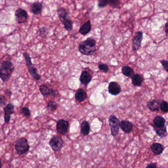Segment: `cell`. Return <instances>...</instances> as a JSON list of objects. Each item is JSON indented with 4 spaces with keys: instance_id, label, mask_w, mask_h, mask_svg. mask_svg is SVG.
<instances>
[{
    "instance_id": "36",
    "label": "cell",
    "mask_w": 168,
    "mask_h": 168,
    "mask_svg": "<svg viewBox=\"0 0 168 168\" xmlns=\"http://www.w3.org/2000/svg\"><path fill=\"white\" fill-rule=\"evenodd\" d=\"M0 168H2V163L1 160H0Z\"/></svg>"
},
{
    "instance_id": "27",
    "label": "cell",
    "mask_w": 168,
    "mask_h": 168,
    "mask_svg": "<svg viewBox=\"0 0 168 168\" xmlns=\"http://www.w3.org/2000/svg\"><path fill=\"white\" fill-rule=\"evenodd\" d=\"M160 108L164 113H167L168 111V103L166 101H162L160 104Z\"/></svg>"
},
{
    "instance_id": "2",
    "label": "cell",
    "mask_w": 168,
    "mask_h": 168,
    "mask_svg": "<svg viewBox=\"0 0 168 168\" xmlns=\"http://www.w3.org/2000/svg\"><path fill=\"white\" fill-rule=\"evenodd\" d=\"M14 70V66L10 60L3 61L0 65V78L3 82H7L10 79Z\"/></svg>"
},
{
    "instance_id": "7",
    "label": "cell",
    "mask_w": 168,
    "mask_h": 168,
    "mask_svg": "<svg viewBox=\"0 0 168 168\" xmlns=\"http://www.w3.org/2000/svg\"><path fill=\"white\" fill-rule=\"evenodd\" d=\"M63 140L61 137L59 136H54L50 139L49 142V146L54 151H60L62 148L63 145Z\"/></svg>"
},
{
    "instance_id": "16",
    "label": "cell",
    "mask_w": 168,
    "mask_h": 168,
    "mask_svg": "<svg viewBox=\"0 0 168 168\" xmlns=\"http://www.w3.org/2000/svg\"><path fill=\"white\" fill-rule=\"evenodd\" d=\"M40 90L41 94L44 96L54 95L55 94V91L46 84L40 85Z\"/></svg>"
},
{
    "instance_id": "1",
    "label": "cell",
    "mask_w": 168,
    "mask_h": 168,
    "mask_svg": "<svg viewBox=\"0 0 168 168\" xmlns=\"http://www.w3.org/2000/svg\"><path fill=\"white\" fill-rule=\"evenodd\" d=\"M96 41L92 37H88L80 43L79 49L80 53L85 55H91L96 51Z\"/></svg>"
},
{
    "instance_id": "5",
    "label": "cell",
    "mask_w": 168,
    "mask_h": 168,
    "mask_svg": "<svg viewBox=\"0 0 168 168\" xmlns=\"http://www.w3.org/2000/svg\"><path fill=\"white\" fill-rule=\"evenodd\" d=\"M29 146L26 139L21 138L16 142L15 148L19 155H23L29 151Z\"/></svg>"
},
{
    "instance_id": "13",
    "label": "cell",
    "mask_w": 168,
    "mask_h": 168,
    "mask_svg": "<svg viewBox=\"0 0 168 168\" xmlns=\"http://www.w3.org/2000/svg\"><path fill=\"white\" fill-rule=\"evenodd\" d=\"M160 101L158 99H151L148 101L147 106L150 111L153 112L159 111L160 108Z\"/></svg>"
},
{
    "instance_id": "4",
    "label": "cell",
    "mask_w": 168,
    "mask_h": 168,
    "mask_svg": "<svg viewBox=\"0 0 168 168\" xmlns=\"http://www.w3.org/2000/svg\"><path fill=\"white\" fill-rule=\"evenodd\" d=\"M23 56L26 61V64L28 70L30 75L33 77V79L39 81L41 80V76L37 72V69L35 67L32 62L31 58L30 57L29 54L27 53H23Z\"/></svg>"
},
{
    "instance_id": "32",
    "label": "cell",
    "mask_w": 168,
    "mask_h": 168,
    "mask_svg": "<svg viewBox=\"0 0 168 168\" xmlns=\"http://www.w3.org/2000/svg\"><path fill=\"white\" fill-rule=\"evenodd\" d=\"M160 63L162 64L163 68L167 72H168V61L166 60H160Z\"/></svg>"
},
{
    "instance_id": "6",
    "label": "cell",
    "mask_w": 168,
    "mask_h": 168,
    "mask_svg": "<svg viewBox=\"0 0 168 168\" xmlns=\"http://www.w3.org/2000/svg\"><path fill=\"white\" fill-rule=\"evenodd\" d=\"M120 121L114 115H111L109 117V124L111 129V134L113 137H115L119 132Z\"/></svg>"
},
{
    "instance_id": "22",
    "label": "cell",
    "mask_w": 168,
    "mask_h": 168,
    "mask_svg": "<svg viewBox=\"0 0 168 168\" xmlns=\"http://www.w3.org/2000/svg\"><path fill=\"white\" fill-rule=\"evenodd\" d=\"M80 132L84 136H87L89 134L90 129V125L88 122L87 121H84L81 123L80 127Z\"/></svg>"
},
{
    "instance_id": "14",
    "label": "cell",
    "mask_w": 168,
    "mask_h": 168,
    "mask_svg": "<svg viewBox=\"0 0 168 168\" xmlns=\"http://www.w3.org/2000/svg\"><path fill=\"white\" fill-rule=\"evenodd\" d=\"M119 127L125 133H129L132 131L133 124L129 121L122 120L120 122Z\"/></svg>"
},
{
    "instance_id": "8",
    "label": "cell",
    "mask_w": 168,
    "mask_h": 168,
    "mask_svg": "<svg viewBox=\"0 0 168 168\" xmlns=\"http://www.w3.org/2000/svg\"><path fill=\"white\" fill-rule=\"evenodd\" d=\"M143 38V33L142 31H138L135 33L132 44V49L134 51L139 50L141 46L142 40Z\"/></svg>"
},
{
    "instance_id": "20",
    "label": "cell",
    "mask_w": 168,
    "mask_h": 168,
    "mask_svg": "<svg viewBox=\"0 0 168 168\" xmlns=\"http://www.w3.org/2000/svg\"><path fill=\"white\" fill-rule=\"evenodd\" d=\"M91 30V24L90 20H88L81 26L79 30V33L81 35H85L88 34Z\"/></svg>"
},
{
    "instance_id": "15",
    "label": "cell",
    "mask_w": 168,
    "mask_h": 168,
    "mask_svg": "<svg viewBox=\"0 0 168 168\" xmlns=\"http://www.w3.org/2000/svg\"><path fill=\"white\" fill-rule=\"evenodd\" d=\"M92 77L89 72L86 71H83L80 76V80L82 84L87 85L91 81Z\"/></svg>"
},
{
    "instance_id": "11",
    "label": "cell",
    "mask_w": 168,
    "mask_h": 168,
    "mask_svg": "<svg viewBox=\"0 0 168 168\" xmlns=\"http://www.w3.org/2000/svg\"><path fill=\"white\" fill-rule=\"evenodd\" d=\"M108 91L109 93L113 96H116L121 92V86L115 81H111L108 85Z\"/></svg>"
},
{
    "instance_id": "28",
    "label": "cell",
    "mask_w": 168,
    "mask_h": 168,
    "mask_svg": "<svg viewBox=\"0 0 168 168\" xmlns=\"http://www.w3.org/2000/svg\"><path fill=\"white\" fill-rule=\"evenodd\" d=\"M99 68L100 71H102L103 72H108L109 71V68H108V66L105 64H101L98 66Z\"/></svg>"
},
{
    "instance_id": "26",
    "label": "cell",
    "mask_w": 168,
    "mask_h": 168,
    "mask_svg": "<svg viewBox=\"0 0 168 168\" xmlns=\"http://www.w3.org/2000/svg\"><path fill=\"white\" fill-rule=\"evenodd\" d=\"M57 108V104L55 101H49L47 105V108L51 111H54Z\"/></svg>"
},
{
    "instance_id": "31",
    "label": "cell",
    "mask_w": 168,
    "mask_h": 168,
    "mask_svg": "<svg viewBox=\"0 0 168 168\" xmlns=\"http://www.w3.org/2000/svg\"><path fill=\"white\" fill-rule=\"evenodd\" d=\"M6 99L4 95H0V106H4L6 104Z\"/></svg>"
},
{
    "instance_id": "9",
    "label": "cell",
    "mask_w": 168,
    "mask_h": 168,
    "mask_svg": "<svg viewBox=\"0 0 168 168\" xmlns=\"http://www.w3.org/2000/svg\"><path fill=\"white\" fill-rule=\"evenodd\" d=\"M15 18L19 24L26 22L28 18L27 12L23 9L19 8L15 11Z\"/></svg>"
},
{
    "instance_id": "12",
    "label": "cell",
    "mask_w": 168,
    "mask_h": 168,
    "mask_svg": "<svg viewBox=\"0 0 168 168\" xmlns=\"http://www.w3.org/2000/svg\"><path fill=\"white\" fill-rule=\"evenodd\" d=\"M14 111V107L11 104H9L4 108L5 112V121L6 123H9L10 119V116Z\"/></svg>"
},
{
    "instance_id": "18",
    "label": "cell",
    "mask_w": 168,
    "mask_h": 168,
    "mask_svg": "<svg viewBox=\"0 0 168 168\" xmlns=\"http://www.w3.org/2000/svg\"><path fill=\"white\" fill-rule=\"evenodd\" d=\"M151 150L154 153V154L159 155L162 154L163 150H164V147L161 143H155L151 146Z\"/></svg>"
},
{
    "instance_id": "17",
    "label": "cell",
    "mask_w": 168,
    "mask_h": 168,
    "mask_svg": "<svg viewBox=\"0 0 168 168\" xmlns=\"http://www.w3.org/2000/svg\"><path fill=\"white\" fill-rule=\"evenodd\" d=\"M42 4L40 2H36L32 4L30 7V11L34 15H40L42 11Z\"/></svg>"
},
{
    "instance_id": "23",
    "label": "cell",
    "mask_w": 168,
    "mask_h": 168,
    "mask_svg": "<svg viewBox=\"0 0 168 168\" xmlns=\"http://www.w3.org/2000/svg\"><path fill=\"white\" fill-rule=\"evenodd\" d=\"M122 74L127 77H132L134 75V71L133 68L129 66H124L121 69Z\"/></svg>"
},
{
    "instance_id": "24",
    "label": "cell",
    "mask_w": 168,
    "mask_h": 168,
    "mask_svg": "<svg viewBox=\"0 0 168 168\" xmlns=\"http://www.w3.org/2000/svg\"><path fill=\"white\" fill-rule=\"evenodd\" d=\"M143 82L142 76L139 74H135L132 77V83L136 86H140Z\"/></svg>"
},
{
    "instance_id": "34",
    "label": "cell",
    "mask_w": 168,
    "mask_h": 168,
    "mask_svg": "<svg viewBox=\"0 0 168 168\" xmlns=\"http://www.w3.org/2000/svg\"><path fill=\"white\" fill-rule=\"evenodd\" d=\"M6 92H5V93L6 94L7 96H10V95H11V92H10L9 90L6 89Z\"/></svg>"
},
{
    "instance_id": "19",
    "label": "cell",
    "mask_w": 168,
    "mask_h": 168,
    "mask_svg": "<svg viewBox=\"0 0 168 168\" xmlns=\"http://www.w3.org/2000/svg\"><path fill=\"white\" fill-rule=\"evenodd\" d=\"M166 120L162 116L157 115L153 120V127L160 128L165 126Z\"/></svg>"
},
{
    "instance_id": "3",
    "label": "cell",
    "mask_w": 168,
    "mask_h": 168,
    "mask_svg": "<svg viewBox=\"0 0 168 168\" xmlns=\"http://www.w3.org/2000/svg\"><path fill=\"white\" fill-rule=\"evenodd\" d=\"M57 14L61 22L62 23L66 30L70 31L73 27V23L71 20L69 14L67 9L61 8L57 10Z\"/></svg>"
},
{
    "instance_id": "10",
    "label": "cell",
    "mask_w": 168,
    "mask_h": 168,
    "mask_svg": "<svg viewBox=\"0 0 168 168\" xmlns=\"http://www.w3.org/2000/svg\"><path fill=\"white\" fill-rule=\"evenodd\" d=\"M68 126L69 124L67 121L64 119L59 120L56 125L57 131L60 134L65 135L67 133Z\"/></svg>"
},
{
    "instance_id": "33",
    "label": "cell",
    "mask_w": 168,
    "mask_h": 168,
    "mask_svg": "<svg viewBox=\"0 0 168 168\" xmlns=\"http://www.w3.org/2000/svg\"><path fill=\"white\" fill-rule=\"evenodd\" d=\"M146 168H157L156 165L155 163H150L147 165Z\"/></svg>"
},
{
    "instance_id": "21",
    "label": "cell",
    "mask_w": 168,
    "mask_h": 168,
    "mask_svg": "<svg viewBox=\"0 0 168 168\" xmlns=\"http://www.w3.org/2000/svg\"><path fill=\"white\" fill-rule=\"evenodd\" d=\"M87 97L86 92L82 89H79L76 91L75 94V99L79 102H82L86 100Z\"/></svg>"
},
{
    "instance_id": "30",
    "label": "cell",
    "mask_w": 168,
    "mask_h": 168,
    "mask_svg": "<svg viewBox=\"0 0 168 168\" xmlns=\"http://www.w3.org/2000/svg\"><path fill=\"white\" fill-rule=\"evenodd\" d=\"M108 3H109V1H107V0H100L98 1V6L100 8H104L106 6L108 5Z\"/></svg>"
},
{
    "instance_id": "25",
    "label": "cell",
    "mask_w": 168,
    "mask_h": 168,
    "mask_svg": "<svg viewBox=\"0 0 168 168\" xmlns=\"http://www.w3.org/2000/svg\"><path fill=\"white\" fill-rule=\"evenodd\" d=\"M153 128L158 136L160 137H164L166 136L167 134L166 126H164V127H160V128L153 127Z\"/></svg>"
},
{
    "instance_id": "35",
    "label": "cell",
    "mask_w": 168,
    "mask_h": 168,
    "mask_svg": "<svg viewBox=\"0 0 168 168\" xmlns=\"http://www.w3.org/2000/svg\"><path fill=\"white\" fill-rule=\"evenodd\" d=\"M167 29H168V23L167 22L165 24V32L166 34L168 33V30H167Z\"/></svg>"
},
{
    "instance_id": "29",
    "label": "cell",
    "mask_w": 168,
    "mask_h": 168,
    "mask_svg": "<svg viewBox=\"0 0 168 168\" xmlns=\"http://www.w3.org/2000/svg\"><path fill=\"white\" fill-rule=\"evenodd\" d=\"M21 112L24 115L26 116L27 117H29L31 115L30 110L27 107H23L21 108Z\"/></svg>"
}]
</instances>
